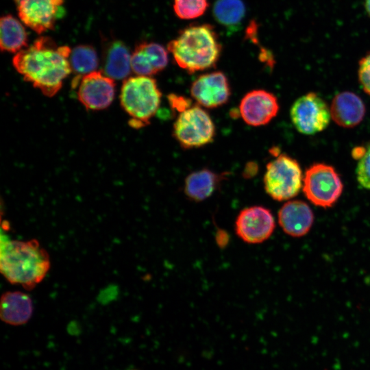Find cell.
<instances>
[{
    "label": "cell",
    "mask_w": 370,
    "mask_h": 370,
    "mask_svg": "<svg viewBox=\"0 0 370 370\" xmlns=\"http://www.w3.org/2000/svg\"><path fill=\"white\" fill-rule=\"evenodd\" d=\"M68 46H58L48 36L38 38L34 43L14 56L12 63L24 80L47 97L55 95L72 71Z\"/></svg>",
    "instance_id": "obj_1"
},
{
    "label": "cell",
    "mask_w": 370,
    "mask_h": 370,
    "mask_svg": "<svg viewBox=\"0 0 370 370\" xmlns=\"http://www.w3.org/2000/svg\"><path fill=\"white\" fill-rule=\"evenodd\" d=\"M50 266L48 252L36 239L1 241L0 270L10 283L32 290L45 278Z\"/></svg>",
    "instance_id": "obj_2"
},
{
    "label": "cell",
    "mask_w": 370,
    "mask_h": 370,
    "mask_svg": "<svg viewBox=\"0 0 370 370\" xmlns=\"http://www.w3.org/2000/svg\"><path fill=\"white\" fill-rule=\"evenodd\" d=\"M167 49L176 64L190 73L213 67L221 53L218 35L209 24L191 25L182 29L169 42Z\"/></svg>",
    "instance_id": "obj_3"
},
{
    "label": "cell",
    "mask_w": 370,
    "mask_h": 370,
    "mask_svg": "<svg viewBox=\"0 0 370 370\" xmlns=\"http://www.w3.org/2000/svg\"><path fill=\"white\" fill-rule=\"evenodd\" d=\"M161 98L156 79L143 75L125 79L120 94L121 105L130 116V125L136 128L149 124L159 108Z\"/></svg>",
    "instance_id": "obj_4"
},
{
    "label": "cell",
    "mask_w": 370,
    "mask_h": 370,
    "mask_svg": "<svg viewBox=\"0 0 370 370\" xmlns=\"http://www.w3.org/2000/svg\"><path fill=\"white\" fill-rule=\"evenodd\" d=\"M303 180L297 161L284 153L267 164L263 178L266 193L280 201L295 197L303 187Z\"/></svg>",
    "instance_id": "obj_5"
},
{
    "label": "cell",
    "mask_w": 370,
    "mask_h": 370,
    "mask_svg": "<svg viewBox=\"0 0 370 370\" xmlns=\"http://www.w3.org/2000/svg\"><path fill=\"white\" fill-rule=\"evenodd\" d=\"M215 126L210 114L199 106L180 112L173 127V134L184 149L198 148L214 140Z\"/></svg>",
    "instance_id": "obj_6"
},
{
    "label": "cell",
    "mask_w": 370,
    "mask_h": 370,
    "mask_svg": "<svg viewBox=\"0 0 370 370\" xmlns=\"http://www.w3.org/2000/svg\"><path fill=\"white\" fill-rule=\"evenodd\" d=\"M302 188L305 196L313 204L329 208L341 195L343 185L333 166L315 163L306 169Z\"/></svg>",
    "instance_id": "obj_7"
},
{
    "label": "cell",
    "mask_w": 370,
    "mask_h": 370,
    "mask_svg": "<svg viewBox=\"0 0 370 370\" xmlns=\"http://www.w3.org/2000/svg\"><path fill=\"white\" fill-rule=\"evenodd\" d=\"M291 119L297 130L306 135H313L324 130L332 119L330 108L315 92L299 97L292 105Z\"/></svg>",
    "instance_id": "obj_8"
},
{
    "label": "cell",
    "mask_w": 370,
    "mask_h": 370,
    "mask_svg": "<svg viewBox=\"0 0 370 370\" xmlns=\"http://www.w3.org/2000/svg\"><path fill=\"white\" fill-rule=\"evenodd\" d=\"M79 102L88 110L107 108L115 95L114 80L101 71H93L84 75H77L72 82Z\"/></svg>",
    "instance_id": "obj_9"
},
{
    "label": "cell",
    "mask_w": 370,
    "mask_h": 370,
    "mask_svg": "<svg viewBox=\"0 0 370 370\" xmlns=\"http://www.w3.org/2000/svg\"><path fill=\"white\" fill-rule=\"evenodd\" d=\"M275 227L271 212L261 206H253L243 209L235 221L237 236L249 244H259L267 241Z\"/></svg>",
    "instance_id": "obj_10"
},
{
    "label": "cell",
    "mask_w": 370,
    "mask_h": 370,
    "mask_svg": "<svg viewBox=\"0 0 370 370\" xmlns=\"http://www.w3.org/2000/svg\"><path fill=\"white\" fill-rule=\"evenodd\" d=\"M190 95L199 105L214 108L227 103L231 88L225 73L214 71L199 75L190 86Z\"/></svg>",
    "instance_id": "obj_11"
},
{
    "label": "cell",
    "mask_w": 370,
    "mask_h": 370,
    "mask_svg": "<svg viewBox=\"0 0 370 370\" xmlns=\"http://www.w3.org/2000/svg\"><path fill=\"white\" fill-rule=\"evenodd\" d=\"M21 21L37 34L53 29L64 0H14Z\"/></svg>",
    "instance_id": "obj_12"
},
{
    "label": "cell",
    "mask_w": 370,
    "mask_h": 370,
    "mask_svg": "<svg viewBox=\"0 0 370 370\" xmlns=\"http://www.w3.org/2000/svg\"><path fill=\"white\" fill-rule=\"evenodd\" d=\"M279 108L275 95L262 89L247 92L239 104L243 120L246 124L254 127L268 124L277 115Z\"/></svg>",
    "instance_id": "obj_13"
},
{
    "label": "cell",
    "mask_w": 370,
    "mask_h": 370,
    "mask_svg": "<svg viewBox=\"0 0 370 370\" xmlns=\"http://www.w3.org/2000/svg\"><path fill=\"white\" fill-rule=\"evenodd\" d=\"M168 61V53L162 45L143 42L132 53V71L136 75L151 77L163 71Z\"/></svg>",
    "instance_id": "obj_14"
},
{
    "label": "cell",
    "mask_w": 370,
    "mask_h": 370,
    "mask_svg": "<svg viewBox=\"0 0 370 370\" xmlns=\"http://www.w3.org/2000/svg\"><path fill=\"white\" fill-rule=\"evenodd\" d=\"M278 222L284 232L293 237L306 235L310 230L314 214L309 206L300 200L285 203L278 211Z\"/></svg>",
    "instance_id": "obj_15"
},
{
    "label": "cell",
    "mask_w": 370,
    "mask_h": 370,
    "mask_svg": "<svg viewBox=\"0 0 370 370\" xmlns=\"http://www.w3.org/2000/svg\"><path fill=\"white\" fill-rule=\"evenodd\" d=\"M331 116L339 126L352 128L358 125L365 114V106L354 92L344 91L338 93L330 106Z\"/></svg>",
    "instance_id": "obj_16"
},
{
    "label": "cell",
    "mask_w": 370,
    "mask_h": 370,
    "mask_svg": "<svg viewBox=\"0 0 370 370\" xmlns=\"http://www.w3.org/2000/svg\"><path fill=\"white\" fill-rule=\"evenodd\" d=\"M33 310V301L27 294L21 291H7L2 294L0 317L4 323L23 325L30 319Z\"/></svg>",
    "instance_id": "obj_17"
},
{
    "label": "cell",
    "mask_w": 370,
    "mask_h": 370,
    "mask_svg": "<svg viewBox=\"0 0 370 370\" xmlns=\"http://www.w3.org/2000/svg\"><path fill=\"white\" fill-rule=\"evenodd\" d=\"M224 175L225 173L219 174L208 169L193 171L185 179L184 194L193 201H204L219 188Z\"/></svg>",
    "instance_id": "obj_18"
},
{
    "label": "cell",
    "mask_w": 370,
    "mask_h": 370,
    "mask_svg": "<svg viewBox=\"0 0 370 370\" xmlns=\"http://www.w3.org/2000/svg\"><path fill=\"white\" fill-rule=\"evenodd\" d=\"M131 56L127 47L115 40L106 45L103 54V73L114 79L127 78L132 70Z\"/></svg>",
    "instance_id": "obj_19"
},
{
    "label": "cell",
    "mask_w": 370,
    "mask_h": 370,
    "mask_svg": "<svg viewBox=\"0 0 370 370\" xmlns=\"http://www.w3.org/2000/svg\"><path fill=\"white\" fill-rule=\"evenodd\" d=\"M0 46L3 51L18 53L27 47L28 37L22 23L11 14L1 18Z\"/></svg>",
    "instance_id": "obj_20"
},
{
    "label": "cell",
    "mask_w": 370,
    "mask_h": 370,
    "mask_svg": "<svg viewBox=\"0 0 370 370\" xmlns=\"http://www.w3.org/2000/svg\"><path fill=\"white\" fill-rule=\"evenodd\" d=\"M212 12L217 23L232 32L241 27L246 8L243 0H216Z\"/></svg>",
    "instance_id": "obj_21"
},
{
    "label": "cell",
    "mask_w": 370,
    "mask_h": 370,
    "mask_svg": "<svg viewBox=\"0 0 370 370\" xmlns=\"http://www.w3.org/2000/svg\"><path fill=\"white\" fill-rule=\"evenodd\" d=\"M69 61L72 71L77 75H84L95 71L99 64L95 49L87 45L74 47L71 50Z\"/></svg>",
    "instance_id": "obj_22"
},
{
    "label": "cell",
    "mask_w": 370,
    "mask_h": 370,
    "mask_svg": "<svg viewBox=\"0 0 370 370\" xmlns=\"http://www.w3.org/2000/svg\"><path fill=\"white\" fill-rule=\"evenodd\" d=\"M208 7V0H174L173 10L181 19H194L203 15Z\"/></svg>",
    "instance_id": "obj_23"
},
{
    "label": "cell",
    "mask_w": 370,
    "mask_h": 370,
    "mask_svg": "<svg viewBox=\"0 0 370 370\" xmlns=\"http://www.w3.org/2000/svg\"><path fill=\"white\" fill-rule=\"evenodd\" d=\"M356 173L359 184L370 190V145L365 148L364 153L358 159Z\"/></svg>",
    "instance_id": "obj_24"
},
{
    "label": "cell",
    "mask_w": 370,
    "mask_h": 370,
    "mask_svg": "<svg viewBox=\"0 0 370 370\" xmlns=\"http://www.w3.org/2000/svg\"><path fill=\"white\" fill-rule=\"evenodd\" d=\"M358 81L365 93L370 95V51L359 61Z\"/></svg>",
    "instance_id": "obj_25"
},
{
    "label": "cell",
    "mask_w": 370,
    "mask_h": 370,
    "mask_svg": "<svg viewBox=\"0 0 370 370\" xmlns=\"http://www.w3.org/2000/svg\"><path fill=\"white\" fill-rule=\"evenodd\" d=\"M170 106L180 113L191 107V100L183 96L169 94L167 97Z\"/></svg>",
    "instance_id": "obj_26"
},
{
    "label": "cell",
    "mask_w": 370,
    "mask_h": 370,
    "mask_svg": "<svg viewBox=\"0 0 370 370\" xmlns=\"http://www.w3.org/2000/svg\"><path fill=\"white\" fill-rule=\"evenodd\" d=\"M364 6L368 16L370 17V0H365Z\"/></svg>",
    "instance_id": "obj_27"
}]
</instances>
